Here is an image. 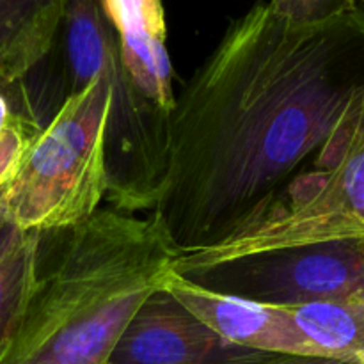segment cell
I'll use <instances>...</instances> for the list:
<instances>
[{
	"mask_svg": "<svg viewBox=\"0 0 364 364\" xmlns=\"http://www.w3.org/2000/svg\"><path fill=\"white\" fill-rule=\"evenodd\" d=\"M364 100V13L297 25L258 2L176 96L153 215L176 256L258 215Z\"/></svg>",
	"mask_w": 364,
	"mask_h": 364,
	"instance_id": "cell-1",
	"label": "cell"
},
{
	"mask_svg": "<svg viewBox=\"0 0 364 364\" xmlns=\"http://www.w3.org/2000/svg\"><path fill=\"white\" fill-rule=\"evenodd\" d=\"M63 233L0 364H107L119 334L164 287L176 258L153 213L100 208Z\"/></svg>",
	"mask_w": 364,
	"mask_h": 364,
	"instance_id": "cell-2",
	"label": "cell"
},
{
	"mask_svg": "<svg viewBox=\"0 0 364 364\" xmlns=\"http://www.w3.org/2000/svg\"><path fill=\"white\" fill-rule=\"evenodd\" d=\"M116 36L112 105L107 124L110 206L153 212L169 159L176 107L162 0H102Z\"/></svg>",
	"mask_w": 364,
	"mask_h": 364,
	"instance_id": "cell-3",
	"label": "cell"
},
{
	"mask_svg": "<svg viewBox=\"0 0 364 364\" xmlns=\"http://www.w3.org/2000/svg\"><path fill=\"white\" fill-rule=\"evenodd\" d=\"M334 240H364V100L258 215L217 245L174 258L187 274L258 252Z\"/></svg>",
	"mask_w": 364,
	"mask_h": 364,
	"instance_id": "cell-4",
	"label": "cell"
},
{
	"mask_svg": "<svg viewBox=\"0 0 364 364\" xmlns=\"http://www.w3.org/2000/svg\"><path fill=\"white\" fill-rule=\"evenodd\" d=\"M116 63L60 102L28 146L2 219L39 233H63L107 198V124Z\"/></svg>",
	"mask_w": 364,
	"mask_h": 364,
	"instance_id": "cell-5",
	"label": "cell"
},
{
	"mask_svg": "<svg viewBox=\"0 0 364 364\" xmlns=\"http://www.w3.org/2000/svg\"><path fill=\"white\" fill-rule=\"evenodd\" d=\"M178 276L217 294L284 308L364 301V240L258 252Z\"/></svg>",
	"mask_w": 364,
	"mask_h": 364,
	"instance_id": "cell-6",
	"label": "cell"
},
{
	"mask_svg": "<svg viewBox=\"0 0 364 364\" xmlns=\"http://www.w3.org/2000/svg\"><path fill=\"white\" fill-rule=\"evenodd\" d=\"M258 354L213 333L162 287L139 306L107 364H240Z\"/></svg>",
	"mask_w": 364,
	"mask_h": 364,
	"instance_id": "cell-7",
	"label": "cell"
},
{
	"mask_svg": "<svg viewBox=\"0 0 364 364\" xmlns=\"http://www.w3.org/2000/svg\"><path fill=\"white\" fill-rule=\"evenodd\" d=\"M164 288L230 343L265 354L309 355L290 309L206 290L171 270Z\"/></svg>",
	"mask_w": 364,
	"mask_h": 364,
	"instance_id": "cell-8",
	"label": "cell"
},
{
	"mask_svg": "<svg viewBox=\"0 0 364 364\" xmlns=\"http://www.w3.org/2000/svg\"><path fill=\"white\" fill-rule=\"evenodd\" d=\"M63 0H0V85L25 80L55 45Z\"/></svg>",
	"mask_w": 364,
	"mask_h": 364,
	"instance_id": "cell-9",
	"label": "cell"
},
{
	"mask_svg": "<svg viewBox=\"0 0 364 364\" xmlns=\"http://www.w3.org/2000/svg\"><path fill=\"white\" fill-rule=\"evenodd\" d=\"M45 233L0 217V352L23 318L41 276Z\"/></svg>",
	"mask_w": 364,
	"mask_h": 364,
	"instance_id": "cell-10",
	"label": "cell"
},
{
	"mask_svg": "<svg viewBox=\"0 0 364 364\" xmlns=\"http://www.w3.org/2000/svg\"><path fill=\"white\" fill-rule=\"evenodd\" d=\"M288 309L309 355L364 358V301L313 302Z\"/></svg>",
	"mask_w": 364,
	"mask_h": 364,
	"instance_id": "cell-11",
	"label": "cell"
},
{
	"mask_svg": "<svg viewBox=\"0 0 364 364\" xmlns=\"http://www.w3.org/2000/svg\"><path fill=\"white\" fill-rule=\"evenodd\" d=\"M41 128L38 114L25 98L23 82L0 85V215L25 153Z\"/></svg>",
	"mask_w": 364,
	"mask_h": 364,
	"instance_id": "cell-12",
	"label": "cell"
},
{
	"mask_svg": "<svg viewBox=\"0 0 364 364\" xmlns=\"http://www.w3.org/2000/svg\"><path fill=\"white\" fill-rule=\"evenodd\" d=\"M274 13L297 25L327 21L355 9L354 0H270Z\"/></svg>",
	"mask_w": 364,
	"mask_h": 364,
	"instance_id": "cell-13",
	"label": "cell"
},
{
	"mask_svg": "<svg viewBox=\"0 0 364 364\" xmlns=\"http://www.w3.org/2000/svg\"><path fill=\"white\" fill-rule=\"evenodd\" d=\"M240 364H361L350 359L320 358V355H301V354H262L255 355L249 361Z\"/></svg>",
	"mask_w": 364,
	"mask_h": 364,
	"instance_id": "cell-14",
	"label": "cell"
},
{
	"mask_svg": "<svg viewBox=\"0 0 364 364\" xmlns=\"http://www.w3.org/2000/svg\"><path fill=\"white\" fill-rule=\"evenodd\" d=\"M359 363H361V364H364V358H363V359H361V361H359Z\"/></svg>",
	"mask_w": 364,
	"mask_h": 364,
	"instance_id": "cell-15",
	"label": "cell"
}]
</instances>
